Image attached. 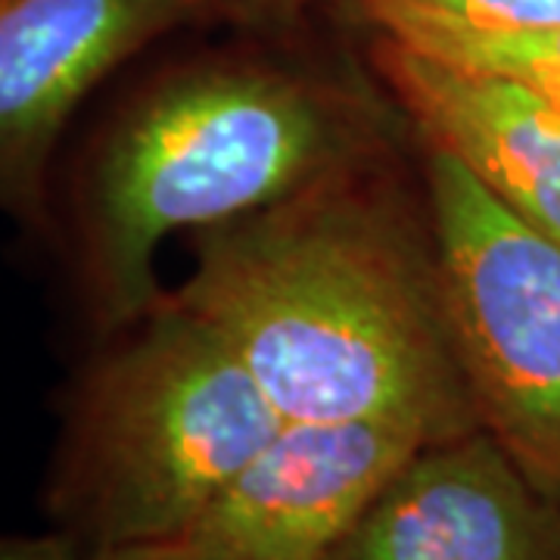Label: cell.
I'll return each mask as SVG.
<instances>
[{
	"instance_id": "obj_1",
	"label": "cell",
	"mask_w": 560,
	"mask_h": 560,
	"mask_svg": "<svg viewBox=\"0 0 560 560\" xmlns=\"http://www.w3.org/2000/svg\"><path fill=\"white\" fill-rule=\"evenodd\" d=\"M381 168L197 234L172 296L212 324L283 420H368L423 442L480 430L430 231Z\"/></svg>"
},
{
	"instance_id": "obj_2",
	"label": "cell",
	"mask_w": 560,
	"mask_h": 560,
	"mask_svg": "<svg viewBox=\"0 0 560 560\" xmlns=\"http://www.w3.org/2000/svg\"><path fill=\"white\" fill-rule=\"evenodd\" d=\"M374 101L259 57L175 66L116 106L69 190V243L97 337L150 315L175 234L256 215L386 160Z\"/></svg>"
},
{
	"instance_id": "obj_3",
	"label": "cell",
	"mask_w": 560,
	"mask_h": 560,
	"mask_svg": "<svg viewBox=\"0 0 560 560\" xmlns=\"http://www.w3.org/2000/svg\"><path fill=\"white\" fill-rule=\"evenodd\" d=\"M280 423L228 340L168 290L69 383L44 511L84 551L175 541Z\"/></svg>"
},
{
	"instance_id": "obj_4",
	"label": "cell",
	"mask_w": 560,
	"mask_h": 560,
	"mask_svg": "<svg viewBox=\"0 0 560 560\" xmlns=\"http://www.w3.org/2000/svg\"><path fill=\"white\" fill-rule=\"evenodd\" d=\"M427 231L480 427L560 501V243L423 147Z\"/></svg>"
},
{
	"instance_id": "obj_5",
	"label": "cell",
	"mask_w": 560,
	"mask_h": 560,
	"mask_svg": "<svg viewBox=\"0 0 560 560\" xmlns=\"http://www.w3.org/2000/svg\"><path fill=\"white\" fill-rule=\"evenodd\" d=\"M206 0H0V215L50 228V168L79 106Z\"/></svg>"
},
{
	"instance_id": "obj_6",
	"label": "cell",
	"mask_w": 560,
	"mask_h": 560,
	"mask_svg": "<svg viewBox=\"0 0 560 560\" xmlns=\"http://www.w3.org/2000/svg\"><path fill=\"white\" fill-rule=\"evenodd\" d=\"M427 442L368 420H283L197 523L194 560H327Z\"/></svg>"
},
{
	"instance_id": "obj_7",
	"label": "cell",
	"mask_w": 560,
	"mask_h": 560,
	"mask_svg": "<svg viewBox=\"0 0 560 560\" xmlns=\"http://www.w3.org/2000/svg\"><path fill=\"white\" fill-rule=\"evenodd\" d=\"M327 560H560V501L480 427L420 445Z\"/></svg>"
},
{
	"instance_id": "obj_8",
	"label": "cell",
	"mask_w": 560,
	"mask_h": 560,
	"mask_svg": "<svg viewBox=\"0 0 560 560\" xmlns=\"http://www.w3.org/2000/svg\"><path fill=\"white\" fill-rule=\"evenodd\" d=\"M371 60L423 147L448 153L511 215L560 243V106L386 35Z\"/></svg>"
},
{
	"instance_id": "obj_9",
	"label": "cell",
	"mask_w": 560,
	"mask_h": 560,
	"mask_svg": "<svg viewBox=\"0 0 560 560\" xmlns=\"http://www.w3.org/2000/svg\"><path fill=\"white\" fill-rule=\"evenodd\" d=\"M361 13L377 35L442 62L514 81L560 106V25L529 32H474L396 7H374Z\"/></svg>"
},
{
	"instance_id": "obj_10",
	"label": "cell",
	"mask_w": 560,
	"mask_h": 560,
	"mask_svg": "<svg viewBox=\"0 0 560 560\" xmlns=\"http://www.w3.org/2000/svg\"><path fill=\"white\" fill-rule=\"evenodd\" d=\"M359 7H396L474 32H529L560 25V0H359Z\"/></svg>"
},
{
	"instance_id": "obj_11",
	"label": "cell",
	"mask_w": 560,
	"mask_h": 560,
	"mask_svg": "<svg viewBox=\"0 0 560 560\" xmlns=\"http://www.w3.org/2000/svg\"><path fill=\"white\" fill-rule=\"evenodd\" d=\"M84 548L50 526L47 533H0V560H84Z\"/></svg>"
},
{
	"instance_id": "obj_12",
	"label": "cell",
	"mask_w": 560,
	"mask_h": 560,
	"mask_svg": "<svg viewBox=\"0 0 560 560\" xmlns=\"http://www.w3.org/2000/svg\"><path fill=\"white\" fill-rule=\"evenodd\" d=\"M84 560H194L178 541H150V545H119L88 551Z\"/></svg>"
},
{
	"instance_id": "obj_13",
	"label": "cell",
	"mask_w": 560,
	"mask_h": 560,
	"mask_svg": "<svg viewBox=\"0 0 560 560\" xmlns=\"http://www.w3.org/2000/svg\"><path fill=\"white\" fill-rule=\"evenodd\" d=\"M206 7H221V10H246V13H268L271 0H206Z\"/></svg>"
},
{
	"instance_id": "obj_14",
	"label": "cell",
	"mask_w": 560,
	"mask_h": 560,
	"mask_svg": "<svg viewBox=\"0 0 560 560\" xmlns=\"http://www.w3.org/2000/svg\"><path fill=\"white\" fill-rule=\"evenodd\" d=\"M308 3H315V0H271L268 13H300Z\"/></svg>"
}]
</instances>
